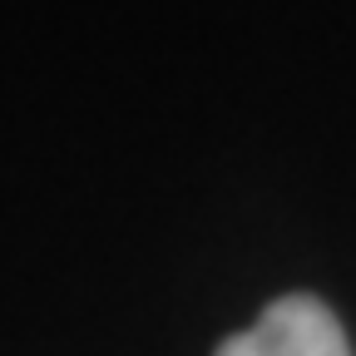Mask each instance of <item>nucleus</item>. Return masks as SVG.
Listing matches in <instances>:
<instances>
[{
    "label": "nucleus",
    "instance_id": "f257e3e1",
    "mask_svg": "<svg viewBox=\"0 0 356 356\" xmlns=\"http://www.w3.org/2000/svg\"><path fill=\"white\" fill-rule=\"evenodd\" d=\"M218 356H351V346L327 302L292 292L277 297L248 332L228 337Z\"/></svg>",
    "mask_w": 356,
    "mask_h": 356
}]
</instances>
